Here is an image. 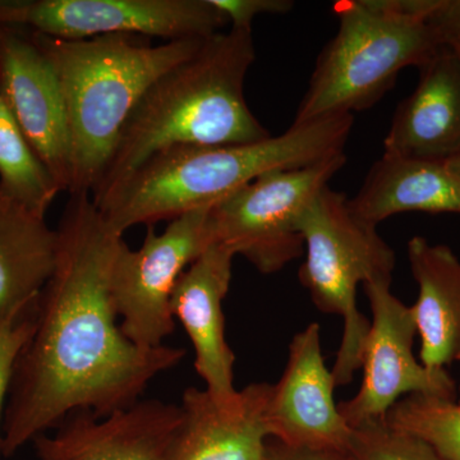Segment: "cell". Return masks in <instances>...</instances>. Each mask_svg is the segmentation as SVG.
<instances>
[{"instance_id": "1", "label": "cell", "mask_w": 460, "mask_h": 460, "mask_svg": "<svg viewBox=\"0 0 460 460\" xmlns=\"http://www.w3.org/2000/svg\"><path fill=\"white\" fill-rule=\"evenodd\" d=\"M58 226L56 269L38 296L35 329L14 367L3 420V456L71 413L111 416L140 401L175 367L181 348H140L117 325L111 269L124 242L90 195H69Z\"/></svg>"}, {"instance_id": "2", "label": "cell", "mask_w": 460, "mask_h": 460, "mask_svg": "<svg viewBox=\"0 0 460 460\" xmlns=\"http://www.w3.org/2000/svg\"><path fill=\"white\" fill-rule=\"evenodd\" d=\"M353 122V115H332L292 124L283 135L253 144L166 148L91 199L119 235L142 224L172 222L213 208L263 172L302 168L343 154Z\"/></svg>"}, {"instance_id": "3", "label": "cell", "mask_w": 460, "mask_h": 460, "mask_svg": "<svg viewBox=\"0 0 460 460\" xmlns=\"http://www.w3.org/2000/svg\"><path fill=\"white\" fill-rule=\"evenodd\" d=\"M255 59L252 31L230 29L206 39L192 57L160 75L133 109L91 196L166 148L246 145L271 137L244 96Z\"/></svg>"}, {"instance_id": "4", "label": "cell", "mask_w": 460, "mask_h": 460, "mask_svg": "<svg viewBox=\"0 0 460 460\" xmlns=\"http://www.w3.org/2000/svg\"><path fill=\"white\" fill-rule=\"evenodd\" d=\"M36 33L65 99L71 145L66 192L91 196L138 100L160 75L192 57L206 39L153 45L151 39L126 33L86 40Z\"/></svg>"}, {"instance_id": "5", "label": "cell", "mask_w": 460, "mask_h": 460, "mask_svg": "<svg viewBox=\"0 0 460 460\" xmlns=\"http://www.w3.org/2000/svg\"><path fill=\"white\" fill-rule=\"evenodd\" d=\"M436 0H341L338 31L321 50L293 124L367 111L408 66L444 47L429 16Z\"/></svg>"}, {"instance_id": "6", "label": "cell", "mask_w": 460, "mask_h": 460, "mask_svg": "<svg viewBox=\"0 0 460 460\" xmlns=\"http://www.w3.org/2000/svg\"><path fill=\"white\" fill-rule=\"evenodd\" d=\"M305 259L299 280L323 313L338 314L344 329L332 374L337 387L349 385L361 368L370 321L357 305L359 284L392 280L394 250L377 226L353 213L349 199L323 187L298 217Z\"/></svg>"}, {"instance_id": "7", "label": "cell", "mask_w": 460, "mask_h": 460, "mask_svg": "<svg viewBox=\"0 0 460 460\" xmlns=\"http://www.w3.org/2000/svg\"><path fill=\"white\" fill-rule=\"evenodd\" d=\"M347 155L313 165L263 172L210 208L211 238L263 275L279 272L305 253L298 217L347 164Z\"/></svg>"}, {"instance_id": "8", "label": "cell", "mask_w": 460, "mask_h": 460, "mask_svg": "<svg viewBox=\"0 0 460 460\" xmlns=\"http://www.w3.org/2000/svg\"><path fill=\"white\" fill-rule=\"evenodd\" d=\"M210 208L172 220L163 234L147 226L138 250H129L126 242L118 250L111 269V301L122 316L124 337L137 347H163L174 332L172 290L181 275L213 243Z\"/></svg>"}, {"instance_id": "9", "label": "cell", "mask_w": 460, "mask_h": 460, "mask_svg": "<svg viewBox=\"0 0 460 460\" xmlns=\"http://www.w3.org/2000/svg\"><path fill=\"white\" fill-rule=\"evenodd\" d=\"M0 25L62 40L138 35L204 40L229 25L210 0H0Z\"/></svg>"}, {"instance_id": "10", "label": "cell", "mask_w": 460, "mask_h": 460, "mask_svg": "<svg viewBox=\"0 0 460 460\" xmlns=\"http://www.w3.org/2000/svg\"><path fill=\"white\" fill-rule=\"evenodd\" d=\"M372 321L362 353L363 378L358 393L339 402L350 429L385 420L387 411L408 395L456 399V383L447 370H429L413 353L417 335L411 305L392 292V280L363 284Z\"/></svg>"}, {"instance_id": "11", "label": "cell", "mask_w": 460, "mask_h": 460, "mask_svg": "<svg viewBox=\"0 0 460 460\" xmlns=\"http://www.w3.org/2000/svg\"><path fill=\"white\" fill-rule=\"evenodd\" d=\"M0 102L63 190L71 180L65 99L38 33L0 25Z\"/></svg>"}, {"instance_id": "12", "label": "cell", "mask_w": 460, "mask_h": 460, "mask_svg": "<svg viewBox=\"0 0 460 460\" xmlns=\"http://www.w3.org/2000/svg\"><path fill=\"white\" fill-rule=\"evenodd\" d=\"M335 389L321 350L320 325L310 323L293 337L286 368L271 387L266 411L270 438L292 449L347 456L352 429L339 411Z\"/></svg>"}, {"instance_id": "13", "label": "cell", "mask_w": 460, "mask_h": 460, "mask_svg": "<svg viewBox=\"0 0 460 460\" xmlns=\"http://www.w3.org/2000/svg\"><path fill=\"white\" fill-rule=\"evenodd\" d=\"M181 425V405L148 399L107 417L75 411L32 443L39 460H172Z\"/></svg>"}, {"instance_id": "14", "label": "cell", "mask_w": 460, "mask_h": 460, "mask_svg": "<svg viewBox=\"0 0 460 460\" xmlns=\"http://www.w3.org/2000/svg\"><path fill=\"white\" fill-rule=\"evenodd\" d=\"M230 251L211 243L177 281L172 313L189 335L195 349V368L217 402H228L238 394L234 387L235 354L226 338L223 301L232 280Z\"/></svg>"}, {"instance_id": "15", "label": "cell", "mask_w": 460, "mask_h": 460, "mask_svg": "<svg viewBox=\"0 0 460 460\" xmlns=\"http://www.w3.org/2000/svg\"><path fill=\"white\" fill-rule=\"evenodd\" d=\"M271 384H251L228 402L189 387L172 460H268Z\"/></svg>"}, {"instance_id": "16", "label": "cell", "mask_w": 460, "mask_h": 460, "mask_svg": "<svg viewBox=\"0 0 460 460\" xmlns=\"http://www.w3.org/2000/svg\"><path fill=\"white\" fill-rule=\"evenodd\" d=\"M460 150V56L444 45L420 68L416 89L396 108L385 155L445 162Z\"/></svg>"}, {"instance_id": "17", "label": "cell", "mask_w": 460, "mask_h": 460, "mask_svg": "<svg viewBox=\"0 0 460 460\" xmlns=\"http://www.w3.org/2000/svg\"><path fill=\"white\" fill-rule=\"evenodd\" d=\"M407 255L419 286V298L411 307L420 338V363L443 371L460 358V260L452 248L423 237L410 239Z\"/></svg>"}, {"instance_id": "18", "label": "cell", "mask_w": 460, "mask_h": 460, "mask_svg": "<svg viewBox=\"0 0 460 460\" xmlns=\"http://www.w3.org/2000/svg\"><path fill=\"white\" fill-rule=\"evenodd\" d=\"M349 206L376 226L396 214H460V181L444 162L384 154Z\"/></svg>"}, {"instance_id": "19", "label": "cell", "mask_w": 460, "mask_h": 460, "mask_svg": "<svg viewBox=\"0 0 460 460\" xmlns=\"http://www.w3.org/2000/svg\"><path fill=\"white\" fill-rule=\"evenodd\" d=\"M58 232L0 190V320L31 304L56 269Z\"/></svg>"}, {"instance_id": "20", "label": "cell", "mask_w": 460, "mask_h": 460, "mask_svg": "<svg viewBox=\"0 0 460 460\" xmlns=\"http://www.w3.org/2000/svg\"><path fill=\"white\" fill-rule=\"evenodd\" d=\"M0 190L44 217L62 186L26 140L7 109H0Z\"/></svg>"}, {"instance_id": "21", "label": "cell", "mask_w": 460, "mask_h": 460, "mask_svg": "<svg viewBox=\"0 0 460 460\" xmlns=\"http://www.w3.org/2000/svg\"><path fill=\"white\" fill-rule=\"evenodd\" d=\"M385 422L420 438L445 460H460V402L408 395L387 411Z\"/></svg>"}, {"instance_id": "22", "label": "cell", "mask_w": 460, "mask_h": 460, "mask_svg": "<svg viewBox=\"0 0 460 460\" xmlns=\"http://www.w3.org/2000/svg\"><path fill=\"white\" fill-rule=\"evenodd\" d=\"M350 460H445L420 438L390 428L384 420L352 429Z\"/></svg>"}, {"instance_id": "23", "label": "cell", "mask_w": 460, "mask_h": 460, "mask_svg": "<svg viewBox=\"0 0 460 460\" xmlns=\"http://www.w3.org/2000/svg\"><path fill=\"white\" fill-rule=\"evenodd\" d=\"M38 296L20 313L0 320V456H3L5 401L8 398L18 357L35 329Z\"/></svg>"}, {"instance_id": "24", "label": "cell", "mask_w": 460, "mask_h": 460, "mask_svg": "<svg viewBox=\"0 0 460 460\" xmlns=\"http://www.w3.org/2000/svg\"><path fill=\"white\" fill-rule=\"evenodd\" d=\"M230 29L252 31V22L261 14H287L295 7L292 0H210Z\"/></svg>"}, {"instance_id": "25", "label": "cell", "mask_w": 460, "mask_h": 460, "mask_svg": "<svg viewBox=\"0 0 460 460\" xmlns=\"http://www.w3.org/2000/svg\"><path fill=\"white\" fill-rule=\"evenodd\" d=\"M429 20L445 45H460V0H436Z\"/></svg>"}, {"instance_id": "26", "label": "cell", "mask_w": 460, "mask_h": 460, "mask_svg": "<svg viewBox=\"0 0 460 460\" xmlns=\"http://www.w3.org/2000/svg\"><path fill=\"white\" fill-rule=\"evenodd\" d=\"M268 460H350L345 454L332 452H311L288 447L286 445L268 443Z\"/></svg>"}, {"instance_id": "27", "label": "cell", "mask_w": 460, "mask_h": 460, "mask_svg": "<svg viewBox=\"0 0 460 460\" xmlns=\"http://www.w3.org/2000/svg\"><path fill=\"white\" fill-rule=\"evenodd\" d=\"M444 164L460 181V150L458 153L454 154L453 156H450L449 159L445 160Z\"/></svg>"}, {"instance_id": "28", "label": "cell", "mask_w": 460, "mask_h": 460, "mask_svg": "<svg viewBox=\"0 0 460 460\" xmlns=\"http://www.w3.org/2000/svg\"><path fill=\"white\" fill-rule=\"evenodd\" d=\"M450 47L454 48V49H456V53H458L460 56V45L453 44V45H450Z\"/></svg>"}, {"instance_id": "29", "label": "cell", "mask_w": 460, "mask_h": 460, "mask_svg": "<svg viewBox=\"0 0 460 460\" xmlns=\"http://www.w3.org/2000/svg\"><path fill=\"white\" fill-rule=\"evenodd\" d=\"M459 362H460V358H459ZM459 401H460V385H459Z\"/></svg>"}, {"instance_id": "30", "label": "cell", "mask_w": 460, "mask_h": 460, "mask_svg": "<svg viewBox=\"0 0 460 460\" xmlns=\"http://www.w3.org/2000/svg\"><path fill=\"white\" fill-rule=\"evenodd\" d=\"M0 109H2V102H0Z\"/></svg>"}, {"instance_id": "31", "label": "cell", "mask_w": 460, "mask_h": 460, "mask_svg": "<svg viewBox=\"0 0 460 460\" xmlns=\"http://www.w3.org/2000/svg\"><path fill=\"white\" fill-rule=\"evenodd\" d=\"M460 402V401H459Z\"/></svg>"}]
</instances>
